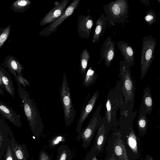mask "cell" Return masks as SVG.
Returning <instances> with one entry per match:
<instances>
[{"label":"cell","instance_id":"cell-1","mask_svg":"<svg viewBox=\"0 0 160 160\" xmlns=\"http://www.w3.org/2000/svg\"><path fill=\"white\" fill-rule=\"evenodd\" d=\"M18 95L23 105L25 114L29 127L35 136L38 139L43 131L44 126L34 100L21 85L16 81Z\"/></svg>","mask_w":160,"mask_h":160},{"label":"cell","instance_id":"cell-2","mask_svg":"<svg viewBox=\"0 0 160 160\" xmlns=\"http://www.w3.org/2000/svg\"><path fill=\"white\" fill-rule=\"evenodd\" d=\"M129 5L128 0L111 1L103 6L108 23L114 26L123 23L128 17Z\"/></svg>","mask_w":160,"mask_h":160},{"label":"cell","instance_id":"cell-3","mask_svg":"<svg viewBox=\"0 0 160 160\" xmlns=\"http://www.w3.org/2000/svg\"><path fill=\"white\" fill-rule=\"evenodd\" d=\"M59 92L65 124L66 126H69L74 121L77 112L73 106L70 90L65 72L63 74L62 86L59 87Z\"/></svg>","mask_w":160,"mask_h":160},{"label":"cell","instance_id":"cell-4","mask_svg":"<svg viewBox=\"0 0 160 160\" xmlns=\"http://www.w3.org/2000/svg\"><path fill=\"white\" fill-rule=\"evenodd\" d=\"M120 64L119 75L122 79V92L125 106L128 107L129 104H134V85L131 77V66L124 61H120Z\"/></svg>","mask_w":160,"mask_h":160},{"label":"cell","instance_id":"cell-5","mask_svg":"<svg viewBox=\"0 0 160 160\" xmlns=\"http://www.w3.org/2000/svg\"><path fill=\"white\" fill-rule=\"evenodd\" d=\"M156 46V39L151 35L144 37L140 59L141 78L145 75L154 59V53Z\"/></svg>","mask_w":160,"mask_h":160},{"label":"cell","instance_id":"cell-6","mask_svg":"<svg viewBox=\"0 0 160 160\" xmlns=\"http://www.w3.org/2000/svg\"><path fill=\"white\" fill-rule=\"evenodd\" d=\"M101 104L99 105L91 118L88 125L78 133L77 139L82 140V146L86 149L89 146L95 133L98 129L102 118L100 114Z\"/></svg>","mask_w":160,"mask_h":160},{"label":"cell","instance_id":"cell-7","mask_svg":"<svg viewBox=\"0 0 160 160\" xmlns=\"http://www.w3.org/2000/svg\"><path fill=\"white\" fill-rule=\"evenodd\" d=\"M80 1V0H73L58 18L40 32L39 34L43 36H48L51 33L56 32L58 27L74 12Z\"/></svg>","mask_w":160,"mask_h":160},{"label":"cell","instance_id":"cell-8","mask_svg":"<svg viewBox=\"0 0 160 160\" xmlns=\"http://www.w3.org/2000/svg\"><path fill=\"white\" fill-rule=\"evenodd\" d=\"M70 0H62L56 1L54 3V7L50 10L41 20L39 23L40 26L52 22L58 18L63 13Z\"/></svg>","mask_w":160,"mask_h":160},{"label":"cell","instance_id":"cell-9","mask_svg":"<svg viewBox=\"0 0 160 160\" xmlns=\"http://www.w3.org/2000/svg\"><path fill=\"white\" fill-rule=\"evenodd\" d=\"M99 92V90L94 92L91 98L85 105L90 93L88 94L82 108L77 125L76 131L77 133H79L81 132V128L82 124L94 107L98 98Z\"/></svg>","mask_w":160,"mask_h":160},{"label":"cell","instance_id":"cell-10","mask_svg":"<svg viewBox=\"0 0 160 160\" xmlns=\"http://www.w3.org/2000/svg\"><path fill=\"white\" fill-rule=\"evenodd\" d=\"M115 42L111 39V36L104 42L100 49V58L98 64L104 59L105 65L109 67L115 56Z\"/></svg>","mask_w":160,"mask_h":160},{"label":"cell","instance_id":"cell-11","mask_svg":"<svg viewBox=\"0 0 160 160\" xmlns=\"http://www.w3.org/2000/svg\"><path fill=\"white\" fill-rule=\"evenodd\" d=\"M93 24V19L90 15L86 16L81 15L79 16L77 31L81 38L88 39L89 38Z\"/></svg>","mask_w":160,"mask_h":160},{"label":"cell","instance_id":"cell-12","mask_svg":"<svg viewBox=\"0 0 160 160\" xmlns=\"http://www.w3.org/2000/svg\"><path fill=\"white\" fill-rule=\"evenodd\" d=\"M0 114L6 119L20 127L22 123L20 117L10 107L0 100Z\"/></svg>","mask_w":160,"mask_h":160},{"label":"cell","instance_id":"cell-13","mask_svg":"<svg viewBox=\"0 0 160 160\" xmlns=\"http://www.w3.org/2000/svg\"><path fill=\"white\" fill-rule=\"evenodd\" d=\"M3 65L4 67L7 68L8 71L14 76L16 74L22 75V72L24 70L23 68L18 60L11 55L6 57Z\"/></svg>","mask_w":160,"mask_h":160},{"label":"cell","instance_id":"cell-14","mask_svg":"<svg viewBox=\"0 0 160 160\" xmlns=\"http://www.w3.org/2000/svg\"><path fill=\"white\" fill-rule=\"evenodd\" d=\"M117 45L123 56L124 61L131 66H133L134 56L132 48L124 41L118 42Z\"/></svg>","mask_w":160,"mask_h":160},{"label":"cell","instance_id":"cell-15","mask_svg":"<svg viewBox=\"0 0 160 160\" xmlns=\"http://www.w3.org/2000/svg\"><path fill=\"white\" fill-rule=\"evenodd\" d=\"M144 91L139 112L146 115L151 113L152 111L153 101L152 97L150 92V89L146 87Z\"/></svg>","mask_w":160,"mask_h":160},{"label":"cell","instance_id":"cell-16","mask_svg":"<svg viewBox=\"0 0 160 160\" xmlns=\"http://www.w3.org/2000/svg\"><path fill=\"white\" fill-rule=\"evenodd\" d=\"M111 99L108 96L106 102V116L108 122L110 123L115 118V114L116 110L118 109V105L122 102V99L118 98L116 97L115 99L114 97Z\"/></svg>","mask_w":160,"mask_h":160},{"label":"cell","instance_id":"cell-17","mask_svg":"<svg viewBox=\"0 0 160 160\" xmlns=\"http://www.w3.org/2000/svg\"><path fill=\"white\" fill-rule=\"evenodd\" d=\"M107 22V19L105 15L102 14L96 21L95 28L92 40V42H96L101 36H103L106 28Z\"/></svg>","mask_w":160,"mask_h":160},{"label":"cell","instance_id":"cell-18","mask_svg":"<svg viewBox=\"0 0 160 160\" xmlns=\"http://www.w3.org/2000/svg\"><path fill=\"white\" fill-rule=\"evenodd\" d=\"M0 76L5 90L13 98H14L15 88L10 74L3 68L0 66Z\"/></svg>","mask_w":160,"mask_h":160},{"label":"cell","instance_id":"cell-19","mask_svg":"<svg viewBox=\"0 0 160 160\" xmlns=\"http://www.w3.org/2000/svg\"><path fill=\"white\" fill-rule=\"evenodd\" d=\"M98 129L94 147L97 153H98L102 149L106 135V129L103 123L101 124V121Z\"/></svg>","mask_w":160,"mask_h":160},{"label":"cell","instance_id":"cell-20","mask_svg":"<svg viewBox=\"0 0 160 160\" xmlns=\"http://www.w3.org/2000/svg\"><path fill=\"white\" fill-rule=\"evenodd\" d=\"M113 150L115 155L119 160H129L128 154L120 135L118 136L113 144Z\"/></svg>","mask_w":160,"mask_h":160},{"label":"cell","instance_id":"cell-21","mask_svg":"<svg viewBox=\"0 0 160 160\" xmlns=\"http://www.w3.org/2000/svg\"><path fill=\"white\" fill-rule=\"evenodd\" d=\"M31 4L29 0H17L12 4L10 8L15 12L23 13L30 8Z\"/></svg>","mask_w":160,"mask_h":160},{"label":"cell","instance_id":"cell-22","mask_svg":"<svg viewBox=\"0 0 160 160\" xmlns=\"http://www.w3.org/2000/svg\"><path fill=\"white\" fill-rule=\"evenodd\" d=\"M56 160H72V154L71 150L67 145L60 146L57 151Z\"/></svg>","mask_w":160,"mask_h":160},{"label":"cell","instance_id":"cell-23","mask_svg":"<svg viewBox=\"0 0 160 160\" xmlns=\"http://www.w3.org/2000/svg\"><path fill=\"white\" fill-rule=\"evenodd\" d=\"M83 85L87 87L94 84L98 75L95 73V70L92 69L90 66L88 70L84 74Z\"/></svg>","mask_w":160,"mask_h":160},{"label":"cell","instance_id":"cell-24","mask_svg":"<svg viewBox=\"0 0 160 160\" xmlns=\"http://www.w3.org/2000/svg\"><path fill=\"white\" fill-rule=\"evenodd\" d=\"M146 115L139 112L138 116L137 125L139 133L141 135H144L147 128L148 121Z\"/></svg>","mask_w":160,"mask_h":160},{"label":"cell","instance_id":"cell-25","mask_svg":"<svg viewBox=\"0 0 160 160\" xmlns=\"http://www.w3.org/2000/svg\"><path fill=\"white\" fill-rule=\"evenodd\" d=\"M89 58V53L87 49L83 50L80 54V70L82 74H84L86 71Z\"/></svg>","mask_w":160,"mask_h":160},{"label":"cell","instance_id":"cell-26","mask_svg":"<svg viewBox=\"0 0 160 160\" xmlns=\"http://www.w3.org/2000/svg\"><path fill=\"white\" fill-rule=\"evenodd\" d=\"M12 149L15 156L18 160H27L28 154L25 152L20 146L15 143L14 144L12 143Z\"/></svg>","mask_w":160,"mask_h":160},{"label":"cell","instance_id":"cell-27","mask_svg":"<svg viewBox=\"0 0 160 160\" xmlns=\"http://www.w3.org/2000/svg\"><path fill=\"white\" fill-rule=\"evenodd\" d=\"M131 129L127 138V143L132 151L136 154L138 153L137 137L133 130Z\"/></svg>","mask_w":160,"mask_h":160},{"label":"cell","instance_id":"cell-28","mask_svg":"<svg viewBox=\"0 0 160 160\" xmlns=\"http://www.w3.org/2000/svg\"><path fill=\"white\" fill-rule=\"evenodd\" d=\"M1 29L0 33V49L8 38L10 32L11 25H9Z\"/></svg>","mask_w":160,"mask_h":160},{"label":"cell","instance_id":"cell-29","mask_svg":"<svg viewBox=\"0 0 160 160\" xmlns=\"http://www.w3.org/2000/svg\"><path fill=\"white\" fill-rule=\"evenodd\" d=\"M156 13L153 10H149L147 11L144 19L148 25H151L156 22Z\"/></svg>","mask_w":160,"mask_h":160},{"label":"cell","instance_id":"cell-30","mask_svg":"<svg viewBox=\"0 0 160 160\" xmlns=\"http://www.w3.org/2000/svg\"><path fill=\"white\" fill-rule=\"evenodd\" d=\"M66 140L65 137L62 135H58L54 136L49 141L48 145L51 148H54L56 146Z\"/></svg>","mask_w":160,"mask_h":160},{"label":"cell","instance_id":"cell-31","mask_svg":"<svg viewBox=\"0 0 160 160\" xmlns=\"http://www.w3.org/2000/svg\"><path fill=\"white\" fill-rule=\"evenodd\" d=\"M14 78L16 81H18L21 86H23V88L25 89L26 87L30 86V83L28 81L24 78L22 75L20 76L16 74V75L14 76Z\"/></svg>","mask_w":160,"mask_h":160},{"label":"cell","instance_id":"cell-32","mask_svg":"<svg viewBox=\"0 0 160 160\" xmlns=\"http://www.w3.org/2000/svg\"><path fill=\"white\" fill-rule=\"evenodd\" d=\"M97 154L96 151L93 147L87 154L84 160H98Z\"/></svg>","mask_w":160,"mask_h":160},{"label":"cell","instance_id":"cell-33","mask_svg":"<svg viewBox=\"0 0 160 160\" xmlns=\"http://www.w3.org/2000/svg\"><path fill=\"white\" fill-rule=\"evenodd\" d=\"M38 160H51V159L49 155L44 150H42L39 152Z\"/></svg>","mask_w":160,"mask_h":160},{"label":"cell","instance_id":"cell-34","mask_svg":"<svg viewBox=\"0 0 160 160\" xmlns=\"http://www.w3.org/2000/svg\"><path fill=\"white\" fill-rule=\"evenodd\" d=\"M12 152L9 147L8 146L6 154V160H13Z\"/></svg>","mask_w":160,"mask_h":160},{"label":"cell","instance_id":"cell-35","mask_svg":"<svg viewBox=\"0 0 160 160\" xmlns=\"http://www.w3.org/2000/svg\"><path fill=\"white\" fill-rule=\"evenodd\" d=\"M140 1L142 2V3H143L144 4L146 5H147L150 6V4L148 0H140Z\"/></svg>","mask_w":160,"mask_h":160},{"label":"cell","instance_id":"cell-36","mask_svg":"<svg viewBox=\"0 0 160 160\" xmlns=\"http://www.w3.org/2000/svg\"><path fill=\"white\" fill-rule=\"evenodd\" d=\"M0 87L2 88L5 89V88L4 84H3L2 82V81L0 76Z\"/></svg>","mask_w":160,"mask_h":160},{"label":"cell","instance_id":"cell-37","mask_svg":"<svg viewBox=\"0 0 160 160\" xmlns=\"http://www.w3.org/2000/svg\"><path fill=\"white\" fill-rule=\"evenodd\" d=\"M0 95H5V94L4 93V92L2 89L0 87Z\"/></svg>","mask_w":160,"mask_h":160},{"label":"cell","instance_id":"cell-38","mask_svg":"<svg viewBox=\"0 0 160 160\" xmlns=\"http://www.w3.org/2000/svg\"><path fill=\"white\" fill-rule=\"evenodd\" d=\"M146 160H153V159L151 157L147 159Z\"/></svg>","mask_w":160,"mask_h":160},{"label":"cell","instance_id":"cell-39","mask_svg":"<svg viewBox=\"0 0 160 160\" xmlns=\"http://www.w3.org/2000/svg\"><path fill=\"white\" fill-rule=\"evenodd\" d=\"M31 160H34L33 159V157H32V159H31Z\"/></svg>","mask_w":160,"mask_h":160},{"label":"cell","instance_id":"cell-40","mask_svg":"<svg viewBox=\"0 0 160 160\" xmlns=\"http://www.w3.org/2000/svg\"><path fill=\"white\" fill-rule=\"evenodd\" d=\"M114 160V159H112V160Z\"/></svg>","mask_w":160,"mask_h":160}]
</instances>
